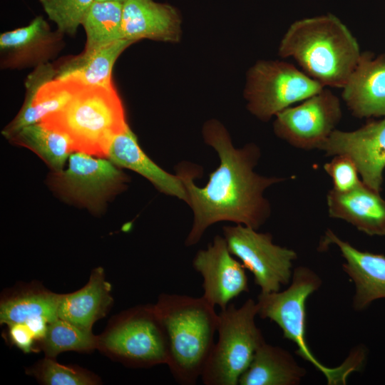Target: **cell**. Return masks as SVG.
<instances>
[{"instance_id": "cell-1", "label": "cell", "mask_w": 385, "mask_h": 385, "mask_svg": "<svg viewBox=\"0 0 385 385\" xmlns=\"http://www.w3.org/2000/svg\"><path fill=\"white\" fill-rule=\"evenodd\" d=\"M202 133L205 143L217 151L220 164L202 188L194 182L197 170L189 171L182 165L178 170L186 189L187 204L194 215L186 246L197 244L205 230L218 222L230 221L258 230L271 212L264 196L265 190L284 180L255 173L259 148L252 143L235 148L227 130L217 120L207 122Z\"/></svg>"}, {"instance_id": "cell-2", "label": "cell", "mask_w": 385, "mask_h": 385, "mask_svg": "<svg viewBox=\"0 0 385 385\" xmlns=\"http://www.w3.org/2000/svg\"><path fill=\"white\" fill-rule=\"evenodd\" d=\"M278 53L282 58H293L303 72L324 87L342 88L362 52L347 26L329 14L291 24Z\"/></svg>"}, {"instance_id": "cell-3", "label": "cell", "mask_w": 385, "mask_h": 385, "mask_svg": "<svg viewBox=\"0 0 385 385\" xmlns=\"http://www.w3.org/2000/svg\"><path fill=\"white\" fill-rule=\"evenodd\" d=\"M154 307L166 334L171 374L180 384H196L215 344V307L202 297L165 293Z\"/></svg>"}, {"instance_id": "cell-4", "label": "cell", "mask_w": 385, "mask_h": 385, "mask_svg": "<svg viewBox=\"0 0 385 385\" xmlns=\"http://www.w3.org/2000/svg\"><path fill=\"white\" fill-rule=\"evenodd\" d=\"M41 122L66 135L74 150L101 158H106L114 137L128 125L115 88L83 85Z\"/></svg>"}, {"instance_id": "cell-5", "label": "cell", "mask_w": 385, "mask_h": 385, "mask_svg": "<svg viewBox=\"0 0 385 385\" xmlns=\"http://www.w3.org/2000/svg\"><path fill=\"white\" fill-rule=\"evenodd\" d=\"M321 284L322 280L314 272L306 267H298L294 270L292 282L287 289L282 292H260L257 302V315L275 322L281 328L284 337L295 344L297 354L324 375L328 384H346L348 376L362 366L364 351L358 349L342 364L329 367L314 356L306 340V301Z\"/></svg>"}, {"instance_id": "cell-6", "label": "cell", "mask_w": 385, "mask_h": 385, "mask_svg": "<svg viewBox=\"0 0 385 385\" xmlns=\"http://www.w3.org/2000/svg\"><path fill=\"white\" fill-rule=\"evenodd\" d=\"M219 314L217 334L201 379L205 385H237L257 348L265 342L257 327V302L248 299L241 307L233 304Z\"/></svg>"}, {"instance_id": "cell-7", "label": "cell", "mask_w": 385, "mask_h": 385, "mask_svg": "<svg viewBox=\"0 0 385 385\" xmlns=\"http://www.w3.org/2000/svg\"><path fill=\"white\" fill-rule=\"evenodd\" d=\"M98 349L132 367L168 361V339L154 304L136 306L115 316L98 336Z\"/></svg>"}, {"instance_id": "cell-8", "label": "cell", "mask_w": 385, "mask_h": 385, "mask_svg": "<svg viewBox=\"0 0 385 385\" xmlns=\"http://www.w3.org/2000/svg\"><path fill=\"white\" fill-rule=\"evenodd\" d=\"M324 88L283 61H260L248 71L245 96L250 112L263 121Z\"/></svg>"}, {"instance_id": "cell-9", "label": "cell", "mask_w": 385, "mask_h": 385, "mask_svg": "<svg viewBox=\"0 0 385 385\" xmlns=\"http://www.w3.org/2000/svg\"><path fill=\"white\" fill-rule=\"evenodd\" d=\"M222 230L230 252L252 272L261 293L278 292L289 283L297 257L295 251L274 244L271 234L250 227L237 224Z\"/></svg>"}, {"instance_id": "cell-10", "label": "cell", "mask_w": 385, "mask_h": 385, "mask_svg": "<svg viewBox=\"0 0 385 385\" xmlns=\"http://www.w3.org/2000/svg\"><path fill=\"white\" fill-rule=\"evenodd\" d=\"M77 151L70 155L68 168L54 173L51 185L63 197L93 212L125 187L128 178L108 159Z\"/></svg>"}, {"instance_id": "cell-11", "label": "cell", "mask_w": 385, "mask_h": 385, "mask_svg": "<svg viewBox=\"0 0 385 385\" xmlns=\"http://www.w3.org/2000/svg\"><path fill=\"white\" fill-rule=\"evenodd\" d=\"M329 88L277 113L273 125L276 135L297 148L319 150L342 118L340 99Z\"/></svg>"}, {"instance_id": "cell-12", "label": "cell", "mask_w": 385, "mask_h": 385, "mask_svg": "<svg viewBox=\"0 0 385 385\" xmlns=\"http://www.w3.org/2000/svg\"><path fill=\"white\" fill-rule=\"evenodd\" d=\"M319 150L328 156H348L356 165L361 181L381 192L385 170V117L351 131L336 129Z\"/></svg>"}, {"instance_id": "cell-13", "label": "cell", "mask_w": 385, "mask_h": 385, "mask_svg": "<svg viewBox=\"0 0 385 385\" xmlns=\"http://www.w3.org/2000/svg\"><path fill=\"white\" fill-rule=\"evenodd\" d=\"M193 268L202 277V297L212 306L225 309L235 297L249 292L245 268L230 252L224 237L217 235L200 250Z\"/></svg>"}, {"instance_id": "cell-14", "label": "cell", "mask_w": 385, "mask_h": 385, "mask_svg": "<svg viewBox=\"0 0 385 385\" xmlns=\"http://www.w3.org/2000/svg\"><path fill=\"white\" fill-rule=\"evenodd\" d=\"M55 77V65L50 63L38 66L27 76L22 107L1 132L6 139L24 127L41 122L61 110L83 86L73 79Z\"/></svg>"}, {"instance_id": "cell-15", "label": "cell", "mask_w": 385, "mask_h": 385, "mask_svg": "<svg viewBox=\"0 0 385 385\" xmlns=\"http://www.w3.org/2000/svg\"><path fill=\"white\" fill-rule=\"evenodd\" d=\"M63 36L41 16L26 26L1 34V68L23 69L48 63L61 49Z\"/></svg>"}, {"instance_id": "cell-16", "label": "cell", "mask_w": 385, "mask_h": 385, "mask_svg": "<svg viewBox=\"0 0 385 385\" xmlns=\"http://www.w3.org/2000/svg\"><path fill=\"white\" fill-rule=\"evenodd\" d=\"M342 89L343 101L355 118L385 117V53L362 52Z\"/></svg>"}, {"instance_id": "cell-17", "label": "cell", "mask_w": 385, "mask_h": 385, "mask_svg": "<svg viewBox=\"0 0 385 385\" xmlns=\"http://www.w3.org/2000/svg\"><path fill=\"white\" fill-rule=\"evenodd\" d=\"M336 245L345 260L343 270L354 282L356 287L353 307L366 309L373 301L385 299V256L361 251L349 242L340 239L328 229L320 245Z\"/></svg>"}, {"instance_id": "cell-18", "label": "cell", "mask_w": 385, "mask_h": 385, "mask_svg": "<svg viewBox=\"0 0 385 385\" xmlns=\"http://www.w3.org/2000/svg\"><path fill=\"white\" fill-rule=\"evenodd\" d=\"M61 295L37 285H26L11 291L1 297L0 323H24L37 339H41L48 324L58 318Z\"/></svg>"}, {"instance_id": "cell-19", "label": "cell", "mask_w": 385, "mask_h": 385, "mask_svg": "<svg viewBox=\"0 0 385 385\" xmlns=\"http://www.w3.org/2000/svg\"><path fill=\"white\" fill-rule=\"evenodd\" d=\"M122 31L124 39L177 41L180 34V20L170 5L153 0H127L123 3Z\"/></svg>"}, {"instance_id": "cell-20", "label": "cell", "mask_w": 385, "mask_h": 385, "mask_svg": "<svg viewBox=\"0 0 385 385\" xmlns=\"http://www.w3.org/2000/svg\"><path fill=\"white\" fill-rule=\"evenodd\" d=\"M327 202L329 217L343 220L370 236L385 235V200L363 182L346 192L330 190Z\"/></svg>"}, {"instance_id": "cell-21", "label": "cell", "mask_w": 385, "mask_h": 385, "mask_svg": "<svg viewBox=\"0 0 385 385\" xmlns=\"http://www.w3.org/2000/svg\"><path fill=\"white\" fill-rule=\"evenodd\" d=\"M118 167L136 172L160 192L187 203L188 195L180 177L168 173L155 163L141 149L129 125L113 139L106 155Z\"/></svg>"}, {"instance_id": "cell-22", "label": "cell", "mask_w": 385, "mask_h": 385, "mask_svg": "<svg viewBox=\"0 0 385 385\" xmlns=\"http://www.w3.org/2000/svg\"><path fill=\"white\" fill-rule=\"evenodd\" d=\"M111 292V284L106 279L103 269L96 268L83 287L61 295L58 316L83 330L92 332L93 324L104 317L113 304Z\"/></svg>"}, {"instance_id": "cell-23", "label": "cell", "mask_w": 385, "mask_h": 385, "mask_svg": "<svg viewBox=\"0 0 385 385\" xmlns=\"http://www.w3.org/2000/svg\"><path fill=\"white\" fill-rule=\"evenodd\" d=\"M132 43L130 41L120 39L66 58L55 66V78L73 79L87 86L115 88L112 82L113 65L121 53Z\"/></svg>"}, {"instance_id": "cell-24", "label": "cell", "mask_w": 385, "mask_h": 385, "mask_svg": "<svg viewBox=\"0 0 385 385\" xmlns=\"http://www.w3.org/2000/svg\"><path fill=\"white\" fill-rule=\"evenodd\" d=\"M306 374L287 350L264 342L256 350L240 385H297Z\"/></svg>"}, {"instance_id": "cell-25", "label": "cell", "mask_w": 385, "mask_h": 385, "mask_svg": "<svg viewBox=\"0 0 385 385\" xmlns=\"http://www.w3.org/2000/svg\"><path fill=\"white\" fill-rule=\"evenodd\" d=\"M8 140L35 153L54 173L63 170L66 160L74 151L66 135L42 122L24 127Z\"/></svg>"}, {"instance_id": "cell-26", "label": "cell", "mask_w": 385, "mask_h": 385, "mask_svg": "<svg viewBox=\"0 0 385 385\" xmlns=\"http://www.w3.org/2000/svg\"><path fill=\"white\" fill-rule=\"evenodd\" d=\"M123 4L94 1L83 22L86 44L84 51L93 50L124 39L122 31Z\"/></svg>"}, {"instance_id": "cell-27", "label": "cell", "mask_w": 385, "mask_h": 385, "mask_svg": "<svg viewBox=\"0 0 385 385\" xmlns=\"http://www.w3.org/2000/svg\"><path fill=\"white\" fill-rule=\"evenodd\" d=\"M98 336L58 317L48 324L40 348L46 356L54 358L66 351L89 352L98 349Z\"/></svg>"}, {"instance_id": "cell-28", "label": "cell", "mask_w": 385, "mask_h": 385, "mask_svg": "<svg viewBox=\"0 0 385 385\" xmlns=\"http://www.w3.org/2000/svg\"><path fill=\"white\" fill-rule=\"evenodd\" d=\"M29 371L47 385H93L100 382L98 376L86 369L58 364L53 358L48 356L39 361Z\"/></svg>"}, {"instance_id": "cell-29", "label": "cell", "mask_w": 385, "mask_h": 385, "mask_svg": "<svg viewBox=\"0 0 385 385\" xmlns=\"http://www.w3.org/2000/svg\"><path fill=\"white\" fill-rule=\"evenodd\" d=\"M95 0H39L61 34L74 35Z\"/></svg>"}, {"instance_id": "cell-30", "label": "cell", "mask_w": 385, "mask_h": 385, "mask_svg": "<svg viewBox=\"0 0 385 385\" xmlns=\"http://www.w3.org/2000/svg\"><path fill=\"white\" fill-rule=\"evenodd\" d=\"M324 170L332 178V189L336 191H349L362 183L356 165L346 155H334L324 165Z\"/></svg>"}, {"instance_id": "cell-31", "label": "cell", "mask_w": 385, "mask_h": 385, "mask_svg": "<svg viewBox=\"0 0 385 385\" xmlns=\"http://www.w3.org/2000/svg\"><path fill=\"white\" fill-rule=\"evenodd\" d=\"M10 342L24 353H33L39 351L34 333L24 323H14L7 325ZM39 345V344H38Z\"/></svg>"}, {"instance_id": "cell-32", "label": "cell", "mask_w": 385, "mask_h": 385, "mask_svg": "<svg viewBox=\"0 0 385 385\" xmlns=\"http://www.w3.org/2000/svg\"><path fill=\"white\" fill-rule=\"evenodd\" d=\"M95 1H118V2H120L123 4L127 0H95Z\"/></svg>"}]
</instances>
